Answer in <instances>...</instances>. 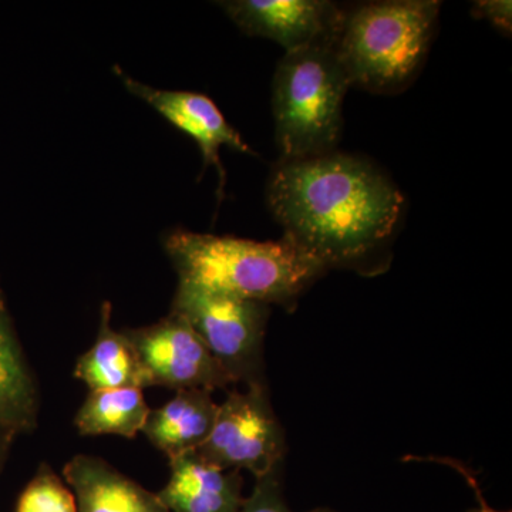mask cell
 Listing matches in <instances>:
<instances>
[{
  "instance_id": "1",
  "label": "cell",
  "mask_w": 512,
  "mask_h": 512,
  "mask_svg": "<svg viewBox=\"0 0 512 512\" xmlns=\"http://www.w3.org/2000/svg\"><path fill=\"white\" fill-rule=\"evenodd\" d=\"M266 201L286 237L329 268L370 266L390 244L403 215L399 188L376 167L333 153L279 160Z\"/></svg>"
},
{
  "instance_id": "2",
  "label": "cell",
  "mask_w": 512,
  "mask_h": 512,
  "mask_svg": "<svg viewBox=\"0 0 512 512\" xmlns=\"http://www.w3.org/2000/svg\"><path fill=\"white\" fill-rule=\"evenodd\" d=\"M164 249L184 284L286 308L326 271L286 235L259 242L175 229L165 237Z\"/></svg>"
},
{
  "instance_id": "3",
  "label": "cell",
  "mask_w": 512,
  "mask_h": 512,
  "mask_svg": "<svg viewBox=\"0 0 512 512\" xmlns=\"http://www.w3.org/2000/svg\"><path fill=\"white\" fill-rule=\"evenodd\" d=\"M440 2L390 0L343 13L336 50L350 86L394 93L412 83L426 59Z\"/></svg>"
},
{
  "instance_id": "4",
  "label": "cell",
  "mask_w": 512,
  "mask_h": 512,
  "mask_svg": "<svg viewBox=\"0 0 512 512\" xmlns=\"http://www.w3.org/2000/svg\"><path fill=\"white\" fill-rule=\"evenodd\" d=\"M336 39L286 52L276 67L272 110L281 160L325 156L338 147L350 84Z\"/></svg>"
},
{
  "instance_id": "5",
  "label": "cell",
  "mask_w": 512,
  "mask_h": 512,
  "mask_svg": "<svg viewBox=\"0 0 512 512\" xmlns=\"http://www.w3.org/2000/svg\"><path fill=\"white\" fill-rule=\"evenodd\" d=\"M171 311L183 316L232 382L266 384L264 338L269 305L178 282Z\"/></svg>"
},
{
  "instance_id": "6",
  "label": "cell",
  "mask_w": 512,
  "mask_h": 512,
  "mask_svg": "<svg viewBox=\"0 0 512 512\" xmlns=\"http://www.w3.org/2000/svg\"><path fill=\"white\" fill-rule=\"evenodd\" d=\"M195 453L222 470H247L255 478L282 464L285 436L266 384L232 390L218 404L210 437Z\"/></svg>"
},
{
  "instance_id": "7",
  "label": "cell",
  "mask_w": 512,
  "mask_h": 512,
  "mask_svg": "<svg viewBox=\"0 0 512 512\" xmlns=\"http://www.w3.org/2000/svg\"><path fill=\"white\" fill-rule=\"evenodd\" d=\"M146 370L150 386L175 390L227 389L235 384L190 323L171 311L150 326L124 329Z\"/></svg>"
},
{
  "instance_id": "8",
  "label": "cell",
  "mask_w": 512,
  "mask_h": 512,
  "mask_svg": "<svg viewBox=\"0 0 512 512\" xmlns=\"http://www.w3.org/2000/svg\"><path fill=\"white\" fill-rule=\"evenodd\" d=\"M221 6L242 32L274 40L286 52L338 35L345 13L323 0H232Z\"/></svg>"
},
{
  "instance_id": "9",
  "label": "cell",
  "mask_w": 512,
  "mask_h": 512,
  "mask_svg": "<svg viewBox=\"0 0 512 512\" xmlns=\"http://www.w3.org/2000/svg\"><path fill=\"white\" fill-rule=\"evenodd\" d=\"M114 72L120 77L128 92L146 101L148 106L153 107L168 123L183 131L198 144L204 158V167L214 165L217 168L221 187H224L225 180L220 158L221 147L256 156L251 147L239 136L238 131L229 126L224 114L210 97L200 93L156 89L128 76L120 67H114Z\"/></svg>"
},
{
  "instance_id": "10",
  "label": "cell",
  "mask_w": 512,
  "mask_h": 512,
  "mask_svg": "<svg viewBox=\"0 0 512 512\" xmlns=\"http://www.w3.org/2000/svg\"><path fill=\"white\" fill-rule=\"evenodd\" d=\"M170 470L157 493L170 512H238L244 501L241 471L212 466L195 451L171 458Z\"/></svg>"
},
{
  "instance_id": "11",
  "label": "cell",
  "mask_w": 512,
  "mask_h": 512,
  "mask_svg": "<svg viewBox=\"0 0 512 512\" xmlns=\"http://www.w3.org/2000/svg\"><path fill=\"white\" fill-rule=\"evenodd\" d=\"M63 477L79 512H170L157 494L99 457L74 456L64 466Z\"/></svg>"
},
{
  "instance_id": "12",
  "label": "cell",
  "mask_w": 512,
  "mask_h": 512,
  "mask_svg": "<svg viewBox=\"0 0 512 512\" xmlns=\"http://www.w3.org/2000/svg\"><path fill=\"white\" fill-rule=\"evenodd\" d=\"M217 412L210 390H181L163 406L150 410L141 433L171 460L198 450L207 441Z\"/></svg>"
},
{
  "instance_id": "13",
  "label": "cell",
  "mask_w": 512,
  "mask_h": 512,
  "mask_svg": "<svg viewBox=\"0 0 512 512\" xmlns=\"http://www.w3.org/2000/svg\"><path fill=\"white\" fill-rule=\"evenodd\" d=\"M39 419V392L15 326L0 299V429L30 433Z\"/></svg>"
},
{
  "instance_id": "14",
  "label": "cell",
  "mask_w": 512,
  "mask_h": 512,
  "mask_svg": "<svg viewBox=\"0 0 512 512\" xmlns=\"http://www.w3.org/2000/svg\"><path fill=\"white\" fill-rule=\"evenodd\" d=\"M74 376L93 390L146 389L150 380L136 349L124 335L111 326L110 302H103L100 309L99 332L92 348L77 360Z\"/></svg>"
},
{
  "instance_id": "15",
  "label": "cell",
  "mask_w": 512,
  "mask_h": 512,
  "mask_svg": "<svg viewBox=\"0 0 512 512\" xmlns=\"http://www.w3.org/2000/svg\"><path fill=\"white\" fill-rule=\"evenodd\" d=\"M150 410L141 389L93 390L74 417V426L82 436L134 439L146 426Z\"/></svg>"
},
{
  "instance_id": "16",
  "label": "cell",
  "mask_w": 512,
  "mask_h": 512,
  "mask_svg": "<svg viewBox=\"0 0 512 512\" xmlns=\"http://www.w3.org/2000/svg\"><path fill=\"white\" fill-rule=\"evenodd\" d=\"M16 512H79L76 498L62 478L47 464H42L36 476L20 494Z\"/></svg>"
},
{
  "instance_id": "17",
  "label": "cell",
  "mask_w": 512,
  "mask_h": 512,
  "mask_svg": "<svg viewBox=\"0 0 512 512\" xmlns=\"http://www.w3.org/2000/svg\"><path fill=\"white\" fill-rule=\"evenodd\" d=\"M238 512H292L284 497L282 464L256 478L254 490L244 498Z\"/></svg>"
},
{
  "instance_id": "18",
  "label": "cell",
  "mask_w": 512,
  "mask_h": 512,
  "mask_svg": "<svg viewBox=\"0 0 512 512\" xmlns=\"http://www.w3.org/2000/svg\"><path fill=\"white\" fill-rule=\"evenodd\" d=\"M510 0H481L474 3V16L488 20L494 28L510 35L512 29Z\"/></svg>"
},
{
  "instance_id": "19",
  "label": "cell",
  "mask_w": 512,
  "mask_h": 512,
  "mask_svg": "<svg viewBox=\"0 0 512 512\" xmlns=\"http://www.w3.org/2000/svg\"><path fill=\"white\" fill-rule=\"evenodd\" d=\"M16 437H18V434L13 433V431L0 429V476H2L3 468L6 466V461H8Z\"/></svg>"
},
{
  "instance_id": "20",
  "label": "cell",
  "mask_w": 512,
  "mask_h": 512,
  "mask_svg": "<svg viewBox=\"0 0 512 512\" xmlns=\"http://www.w3.org/2000/svg\"><path fill=\"white\" fill-rule=\"evenodd\" d=\"M458 470L461 471V473L464 474L468 478V481H470L471 487L474 488V491H476L478 501H480V508L478 510L470 511V512H501V511H495L493 508L488 507V504L485 503V500L483 498V494H481L480 488H478V484L476 481H474V478L471 476H468V473L463 470V468H458ZM503 512H511V511H503Z\"/></svg>"
},
{
  "instance_id": "21",
  "label": "cell",
  "mask_w": 512,
  "mask_h": 512,
  "mask_svg": "<svg viewBox=\"0 0 512 512\" xmlns=\"http://www.w3.org/2000/svg\"><path fill=\"white\" fill-rule=\"evenodd\" d=\"M308 512H336L329 510V508H316V510L308 511Z\"/></svg>"
},
{
  "instance_id": "22",
  "label": "cell",
  "mask_w": 512,
  "mask_h": 512,
  "mask_svg": "<svg viewBox=\"0 0 512 512\" xmlns=\"http://www.w3.org/2000/svg\"><path fill=\"white\" fill-rule=\"evenodd\" d=\"M0 299H3V292H2V288H0Z\"/></svg>"
}]
</instances>
